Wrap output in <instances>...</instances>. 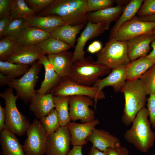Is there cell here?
Here are the masks:
<instances>
[{
    "label": "cell",
    "mask_w": 155,
    "mask_h": 155,
    "mask_svg": "<svg viewBox=\"0 0 155 155\" xmlns=\"http://www.w3.org/2000/svg\"><path fill=\"white\" fill-rule=\"evenodd\" d=\"M155 28V22L141 21L135 16L130 20L123 24L113 38L120 41H126L134 37L151 32Z\"/></svg>",
    "instance_id": "cell-11"
},
{
    "label": "cell",
    "mask_w": 155,
    "mask_h": 155,
    "mask_svg": "<svg viewBox=\"0 0 155 155\" xmlns=\"http://www.w3.org/2000/svg\"><path fill=\"white\" fill-rule=\"evenodd\" d=\"M10 2L11 0H0V19L9 14Z\"/></svg>",
    "instance_id": "cell-41"
},
{
    "label": "cell",
    "mask_w": 155,
    "mask_h": 155,
    "mask_svg": "<svg viewBox=\"0 0 155 155\" xmlns=\"http://www.w3.org/2000/svg\"><path fill=\"white\" fill-rule=\"evenodd\" d=\"M151 46L152 48V50L146 57L149 59L155 61V38L151 42Z\"/></svg>",
    "instance_id": "cell-48"
},
{
    "label": "cell",
    "mask_w": 155,
    "mask_h": 155,
    "mask_svg": "<svg viewBox=\"0 0 155 155\" xmlns=\"http://www.w3.org/2000/svg\"><path fill=\"white\" fill-rule=\"evenodd\" d=\"M147 102L149 120L152 127L155 128V94L150 95Z\"/></svg>",
    "instance_id": "cell-40"
},
{
    "label": "cell",
    "mask_w": 155,
    "mask_h": 155,
    "mask_svg": "<svg viewBox=\"0 0 155 155\" xmlns=\"http://www.w3.org/2000/svg\"><path fill=\"white\" fill-rule=\"evenodd\" d=\"M125 99L121 121L127 126L132 124L138 112L145 106L147 99L139 79L126 81L121 89Z\"/></svg>",
    "instance_id": "cell-4"
},
{
    "label": "cell",
    "mask_w": 155,
    "mask_h": 155,
    "mask_svg": "<svg viewBox=\"0 0 155 155\" xmlns=\"http://www.w3.org/2000/svg\"><path fill=\"white\" fill-rule=\"evenodd\" d=\"M13 88L9 87L0 96L5 101V128L19 136L24 135L31 125L29 120L18 110L16 104L18 99L13 92Z\"/></svg>",
    "instance_id": "cell-5"
},
{
    "label": "cell",
    "mask_w": 155,
    "mask_h": 155,
    "mask_svg": "<svg viewBox=\"0 0 155 155\" xmlns=\"http://www.w3.org/2000/svg\"><path fill=\"white\" fill-rule=\"evenodd\" d=\"M5 108H3L0 104V132L5 128Z\"/></svg>",
    "instance_id": "cell-45"
},
{
    "label": "cell",
    "mask_w": 155,
    "mask_h": 155,
    "mask_svg": "<svg viewBox=\"0 0 155 155\" xmlns=\"http://www.w3.org/2000/svg\"><path fill=\"white\" fill-rule=\"evenodd\" d=\"M43 55L36 45L21 46L5 61L29 65L38 61Z\"/></svg>",
    "instance_id": "cell-16"
},
{
    "label": "cell",
    "mask_w": 155,
    "mask_h": 155,
    "mask_svg": "<svg viewBox=\"0 0 155 155\" xmlns=\"http://www.w3.org/2000/svg\"><path fill=\"white\" fill-rule=\"evenodd\" d=\"M148 117V109L144 107L137 113L131 127L124 134L127 142L143 153L147 152L155 141V133L151 128Z\"/></svg>",
    "instance_id": "cell-2"
},
{
    "label": "cell",
    "mask_w": 155,
    "mask_h": 155,
    "mask_svg": "<svg viewBox=\"0 0 155 155\" xmlns=\"http://www.w3.org/2000/svg\"><path fill=\"white\" fill-rule=\"evenodd\" d=\"M96 56L97 63L111 69L127 65L131 61L126 42L117 41L114 38L109 39Z\"/></svg>",
    "instance_id": "cell-6"
},
{
    "label": "cell",
    "mask_w": 155,
    "mask_h": 155,
    "mask_svg": "<svg viewBox=\"0 0 155 155\" xmlns=\"http://www.w3.org/2000/svg\"><path fill=\"white\" fill-rule=\"evenodd\" d=\"M93 146L99 150L106 151L107 149L115 148L121 145L119 140L108 131L95 128L87 138Z\"/></svg>",
    "instance_id": "cell-20"
},
{
    "label": "cell",
    "mask_w": 155,
    "mask_h": 155,
    "mask_svg": "<svg viewBox=\"0 0 155 155\" xmlns=\"http://www.w3.org/2000/svg\"><path fill=\"white\" fill-rule=\"evenodd\" d=\"M36 45L44 55L55 54L67 51L71 47L64 42L50 36Z\"/></svg>",
    "instance_id": "cell-29"
},
{
    "label": "cell",
    "mask_w": 155,
    "mask_h": 155,
    "mask_svg": "<svg viewBox=\"0 0 155 155\" xmlns=\"http://www.w3.org/2000/svg\"><path fill=\"white\" fill-rule=\"evenodd\" d=\"M26 133L27 138L23 145L26 155L45 154L48 134L39 120L34 119Z\"/></svg>",
    "instance_id": "cell-9"
},
{
    "label": "cell",
    "mask_w": 155,
    "mask_h": 155,
    "mask_svg": "<svg viewBox=\"0 0 155 155\" xmlns=\"http://www.w3.org/2000/svg\"><path fill=\"white\" fill-rule=\"evenodd\" d=\"M71 135L67 126L61 127L48 135L46 155H67L69 151Z\"/></svg>",
    "instance_id": "cell-12"
},
{
    "label": "cell",
    "mask_w": 155,
    "mask_h": 155,
    "mask_svg": "<svg viewBox=\"0 0 155 155\" xmlns=\"http://www.w3.org/2000/svg\"><path fill=\"white\" fill-rule=\"evenodd\" d=\"M153 30L126 41L128 55L131 61L147 55L150 44L155 39Z\"/></svg>",
    "instance_id": "cell-14"
},
{
    "label": "cell",
    "mask_w": 155,
    "mask_h": 155,
    "mask_svg": "<svg viewBox=\"0 0 155 155\" xmlns=\"http://www.w3.org/2000/svg\"><path fill=\"white\" fill-rule=\"evenodd\" d=\"M106 151L108 155H129L127 149L121 146L115 148H109Z\"/></svg>",
    "instance_id": "cell-42"
},
{
    "label": "cell",
    "mask_w": 155,
    "mask_h": 155,
    "mask_svg": "<svg viewBox=\"0 0 155 155\" xmlns=\"http://www.w3.org/2000/svg\"><path fill=\"white\" fill-rule=\"evenodd\" d=\"M42 66L38 61H36L23 75L18 78L11 79L7 84L16 90L18 99L25 104L30 102L36 93L34 87Z\"/></svg>",
    "instance_id": "cell-7"
},
{
    "label": "cell",
    "mask_w": 155,
    "mask_h": 155,
    "mask_svg": "<svg viewBox=\"0 0 155 155\" xmlns=\"http://www.w3.org/2000/svg\"><path fill=\"white\" fill-rule=\"evenodd\" d=\"M127 65L112 69V71L104 78L98 79L92 86L102 90L104 87L111 86L115 92L120 91L126 82Z\"/></svg>",
    "instance_id": "cell-19"
},
{
    "label": "cell",
    "mask_w": 155,
    "mask_h": 155,
    "mask_svg": "<svg viewBox=\"0 0 155 155\" xmlns=\"http://www.w3.org/2000/svg\"><path fill=\"white\" fill-rule=\"evenodd\" d=\"M92 100L84 96H69V110L71 120H80L84 123L94 120V111L89 107L94 106V102Z\"/></svg>",
    "instance_id": "cell-10"
},
{
    "label": "cell",
    "mask_w": 155,
    "mask_h": 155,
    "mask_svg": "<svg viewBox=\"0 0 155 155\" xmlns=\"http://www.w3.org/2000/svg\"><path fill=\"white\" fill-rule=\"evenodd\" d=\"M13 20L9 14L0 20V38Z\"/></svg>",
    "instance_id": "cell-43"
},
{
    "label": "cell",
    "mask_w": 155,
    "mask_h": 155,
    "mask_svg": "<svg viewBox=\"0 0 155 155\" xmlns=\"http://www.w3.org/2000/svg\"><path fill=\"white\" fill-rule=\"evenodd\" d=\"M39 120L48 135L55 132L61 127L57 113L55 109Z\"/></svg>",
    "instance_id": "cell-35"
},
{
    "label": "cell",
    "mask_w": 155,
    "mask_h": 155,
    "mask_svg": "<svg viewBox=\"0 0 155 155\" xmlns=\"http://www.w3.org/2000/svg\"><path fill=\"white\" fill-rule=\"evenodd\" d=\"M26 21L28 25L50 34L66 24L61 18L56 15L43 16L35 15L29 17Z\"/></svg>",
    "instance_id": "cell-21"
},
{
    "label": "cell",
    "mask_w": 155,
    "mask_h": 155,
    "mask_svg": "<svg viewBox=\"0 0 155 155\" xmlns=\"http://www.w3.org/2000/svg\"><path fill=\"white\" fill-rule=\"evenodd\" d=\"M88 12L86 0H53L45 9L39 13V16L57 15L66 24L86 26Z\"/></svg>",
    "instance_id": "cell-1"
},
{
    "label": "cell",
    "mask_w": 155,
    "mask_h": 155,
    "mask_svg": "<svg viewBox=\"0 0 155 155\" xmlns=\"http://www.w3.org/2000/svg\"><path fill=\"white\" fill-rule=\"evenodd\" d=\"M111 72V69L97 63L90 56L73 62L68 77L78 84L90 87L99 77L108 75Z\"/></svg>",
    "instance_id": "cell-3"
},
{
    "label": "cell",
    "mask_w": 155,
    "mask_h": 155,
    "mask_svg": "<svg viewBox=\"0 0 155 155\" xmlns=\"http://www.w3.org/2000/svg\"><path fill=\"white\" fill-rule=\"evenodd\" d=\"M28 25L26 20L24 19L20 18L15 19L8 26L1 37L6 36L17 37Z\"/></svg>",
    "instance_id": "cell-36"
},
{
    "label": "cell",
    "mask_w": 155,
    "mask_h": 155,
    "mask_svg": "<svg viewBox=\"0 0 155 155\" xmlns=\"http://www.w3.org/2000/svg\"><path fill=\"white\" fill-rule=\"evenodd\" d=\"M0 144L2 155H26L15 134L6 128L0 132Z\"/></svg>",
    "instance_id": "cell-24"
},
{
    "label": "cell",
    "mask_w": 155,
    "mask_h": 155,
    "mask_svg": "<svg viewBox=\"0 0 155 155\" xmlns=\"http://www.w3.org/2000/svg\"><path fill=\"white\" fill-rule=\"evenodd\" d=\"M47 57L60 77H68L73 63V53L67 51L55 54L47 55Z\"/></svg>",
    "instance_id": "cell-23"
},
{
    "label": "cell",
    "mask_w": 155,
    "mask_h": 155,
    "mask_svg": "<svg viewBox=\"0 0 155 155\" xmlns=\"http://www.w3.org/2000/svg\"><path fill=\"white\" fill-rule=\"evenodd\" d=\"M53 97L50 93L41 94L36 92L30 102L29 110L39 119L47 116L55 108Z\"/></svg>",
    "instance_id": "cell-18"
},
{
    "label": "cell",
    "mask_w": 155,
    "mask_h": 155,
    "mask_svg": "<svg viewBox=\"0 0 155 155\" xmlns=\"http://www.w3.org/2000/svg\"><path fill=\"white\" fill-rule=\"evenodd\" d=\"M144 1L131 0L125 6L121 15L110 30L109 39L113 38L118 30L123 24L130 20L136 16Z\"/></svg>",
    "instance_id": "cell-27"
},
{
    "label": "cell",
    "mask_w": 155,
    "mask_h": 155,
    "mask_svg": "<svg viewBox=\"0 0 155 155\" xmlns=\"http://www.w3.org/2000/svg\"><path fill=\"white\" fill-rule=\"evenodd\" d=\"M83 25L71 26L65 24L51 34V36L61 40L74 47L77 35L85 27Z\"/></svg>",
    "instance_id": "cell-28"
},
{
    "label": "cell",
    "mask_w": 155,
    "mask_h": 155,
    "mask_svg": "<svg viewBox=\"0 0 155 155\" xmlns=\"http://www.w3.org/2000/svg\"><path fill=\"white\" fill-rule=\"evenodd\" d=\"M88 155H108V153L107 151H101L92 146L91 148Z\"/></svg>",
    "instance_id": "cell-47"
},
{
    "label": "cell",
    "mask_w": 155,
    "mask_h": 155,
    "mask_svg": "<svg viewBox=\"0 0 155 155\" xmlns=\"http://www.w3.org/2000/svg\"><path fill=\"white\" fill-rule=\"evenodd\" d=\"M139 80L147 95L155 94V63Z\"/></svg>",
    "instance_id": "cell-34"
},
{
    "label": "cell",
    "mask_w": 155,
    "mask_h": 155,
    "mask_svg": "<svg viewBox=\"0 0 155 155\" xmlns=\"http://www.w3.org/2000/svg\"><path fill=\"white\" fill-rule=\"evenodd\" d=\"M99 124L98 119L83 123L69 122L66 126L71 135V145L73 146H82L86 144L88 138L95 127Z\"/></svg>",
    "instance_id": "cell-15"
},
{
    "label": "cell",
    "mask_w": 155,
    "mask_h": 155,
    "mask_svg": "<svg viewBox=\"0 0 155 155\" xmlns=\"http://www.w3.org/2000/svg\"><path fill=\"white\" fill-rule=\"evenodd\" d=\"M138 19L141 21L146 22H155V14L146 17H138Z\"/></svg>",
    "instance_id": "cell-50"
},
{
    "label": "cell",
    "mask_w": 155,
    "mask_h": 155,
    "mask_svg": "<svg viewBox=\"0 0 155 155\" xmlns=\"http://www.w3.org/2000/svg\"><path fill=\"white\" fill-rule=\"evenodd\" d=\"M155 14V0H144L137 12V16L146 17Z\"/></svg>",
    "instance_id": "cell-38"
},
{
    "label": "cell",
    "mask_w": 155,
    "mask_h": 155,
    "mask_svg": "<svg viewBox=\"0 0 155 155\" xmlns=\"http://www.w3.org/2000/svg\"><path fill=\"white\" fill-rule=\"evenodd\" d=\"M9 15L13 20L18 18L27 20L29 17L36 15L24 0H11Z\"/></svg>",
    "instance_id": "cell-32"
},
{
    "label": "cell",
    "mask_w": 155,
    "mask_h": 155,
    "mask_svg": "<svg viewBox=\"0 0 155 155\" xmlns=\"http://www.w3.org/2000/svg\"><path fill=\"white\" fill-rule=\"evenodd\" d=\"M21 45L17 37L3 36L0 40V60L5 61L8 57L19 48Z\"/></svg>",
    "instance_id": "cell-33"
},
{
    "label": "cell",
    "mask_w": 155,
    "mask_h": 155,
    "mask_svg": "<svg viewBox=\"0 0 155 155\" xmlns=\"http://www.w3.org/2000/svg\"><path fill=\"white\" fill-rule=\"evenodd\" d=\"M124 6L117 5L89 12L88 14V21L94 24L103 23L105 25V30H108L111 22L114 21L116 22L119 18Z\"/></svg>",
    "instance_id": "cell-22"
},
{
    "label": "cell",
    "mask_w": 155,
    "mask_h": 155,
    "mask_svg": "<svg viewBox=\"0 0 155 155\" xmlns=\"http://www.w3.org/2000/svg\"><path fill=\"white\" fill-rule=\"evenodd\" d=\"M49 93L54 96H84L89 97L94 101L95 108L97 100L105 98V95L102 91L96 87H88L78 84L68 77L62 78L59 84L51 90Z\"/></svg>",
    "instance_id": "cell-8"
},
{
    "label": "cell",
    "mask_w": 155,
    "mask_h": 155,
    "mask_svg": "<svg viewBox=\"0 0 155 155\" xmlns=\"http://www.w3.org/2000/svg\"><path fill=\"white\" fill-rule=\"evenodd\" d=\"M51 36V34L28 25L17 37L21 46L35 45Z\"/></svg>",
    "instance_id": "cell-26"
},
{
    "label": "cell",
    "mask_w": 155,
    "mask_h": 155,
    "mask_svg": "<svg viewBox=\"0 0 155 155\" xmlns=\"http://www.w3.org/2000/svg\"><path fill=\"white\" fill-rule=\"evenodd\" d=\"M105 24L103 23L94 24L88 21L84 30L77 40L73 53V62L85 57L86 52L84 49L86 43L88 40L103 34L105 30Z\"/></svg>",
    "instance_id": "cell-13"
},
{
    "label": "cell",
    "mask_w": 155,
    "mask_h": 155,
    "mask_svg": "<svg viewBox=\"0 0 155 155\" xmlns=\"http://www.w3.org/2000/svg\"><path fill=\"white\" fill-rule=\"evenodd\" d=\"M88 13L95 12L113 7L112 0H86Z\"/></svg>",
    "instance_id": "cell-37"
},
{
    "label": "cell",
    "mask_w": 155,
    "mask_h": 155,
    "mask_svg": "<svg viewBox=\"0 0 155 155\" xmlns=\"http://www.w3.org/2000/svg\"><path fill=\"white\" fill-rule=\"evenodd\" d=\"M44 66L45 70L44 78L37 93L41 94L49 93L50 91L58 86L62 78L58 75L53 66L45 55H43L38 60Z\"/></svg>",
    "instance_id": "cell-17"
},
{
    "label": "cell",
    "mask_w": 155,
    "mask_h": 155,
    "mask_svg": "<svg viewBox=\"0 0 155 155\" xmlns=\"http://www.w3.org/2000/svg\"><path fill=\"white\" fill-rule=\"evenodd\" d=\"M12 78L8 76L4 75L0 73V86L1 87L7 85V84Z\"/></svg>",
    "instance_id": "cell-49"
},
{
    "label": "cell",
    "mask_w": 155,
    "mask_h": 155,
    "mask_svg": "<svg viewBox=\"0 0 155 155\" xmlns=\"http://www.w3.org/2000/svg\"><path fill=\"white\" fill-rule=\"evenodd\" d=\"M114 2H115L117 5L123 6V5H126L130 1L129 0H114Z\"/></svg>",
    "instance_id": "cell-51"
},
{
    "label": "cell",
    "mask_w": 155,
    "mask_h": 155,
    "mask_svg": "<svg viewBox=\"0 0 155 155\" xmlns=\"http://www.w3.org/2000/svg\"><path fill=\"white\" fill-rule=\"evenodd\" d=\"M82 149V146H73L67 155H83Z\"/></svg>",
    "instance_id": "cell-46"
},
{
    "label": "cell",
    "mask_w": 155,
    "mask_h": 155,
    "mask_svg": "<svg viewBox=\"0 0 155 155\" xmlns=\"http://www.w3.org/2000/svg\"><path fill=\"white\" fill-rule=\"evenodd\" d=\"M150 155H155V154H150Z\"/></svg>",
    "instance_id": "cell-53"
},
{
    "label": "cell",
    "mask_w": 155,
    "mask_h": 155,
    "mask_svg": "<svg viewBox=\"0 0 155 155\" xmlns=\"http://www.w3.org/2000/svg\"><path fill=\"white\" fill-rule=\"evenodd\" d=\"M28 7L35 13L40 12L45 9L53 0H24Z\"/></svg>",
    "instance_id": "cell-39"
},
{
    "label": "cell",
    "mask_w": 155,
    "mask_h": 155,
    "mask_svg": "<svg viewBox=\"0 0 155 155\" xmlns=\"http://www.w3.org/2000/svg\"><path fill=\"white\" fill-rule=\"evenodd\" d=\"M69 96H54L55 109L57 111L61 127L66 126L71 120L69 112Z\"/></svg>",
    "instance_id": "cell-30"
},
{
    "label": "cell",
    "mask_w": 155,
    "mask_h": 155,
    "mask_svg": "<svg viewBox=\"0 0 155 155\" xmlns=\"http://www.w3.org/2000/svg\"><path fill=\"white\" fill-rule=\"evenodd\" d=\"M29 65L0 61V71L12 79L23 75L29 69Z\"/></svg>",
    "instance_id": "cell-31"
},
{
    "label": "cell",
    "mask_w": 155,
    "mask_h": 155,
    "mask_svg": "<svg viewBox=\"0 0 155 155\" xmlns=\"http://www.w3.org/2000/svg\"><path fill=\"white\" fill-rule=\"evenodd\" d=\"M155 63V61L148 59L146 56L131 61L127 65L126 81L139 79Z\"/></svg>",
    "instance_id": "cell-25"
},
{
    "label": "cell",
    "mask_w": 155,
    "mask_h": 155,
    "mask_svg": "<svg viewBox=\"0 0 155 155\" xmlns=\"http://www.w3.org/2000/svg\"><path fill=\"white\" fill-rule=\"evenodd\" d=\"M102 49L101 43L98 40L93 42L88 46L87 51L90 53H94L100 51Z\"/></svg>",
    "instance_id": "cell-44"
},
{
    "label": "cell",
    "mask_w": 155,
    "mask_h": 155,
    "mask_svg": "<svg viewBox=\"0 0 155 155\" xmlns=\"http://www.w3.org/2000/svg\"><path fill=\"white\" fill-rule=\"evenodd\" d=\"M153 33L155 36V28L153 29Z\"/></svg>",
    "instance_id": "cell-52"
}]
</instances>
